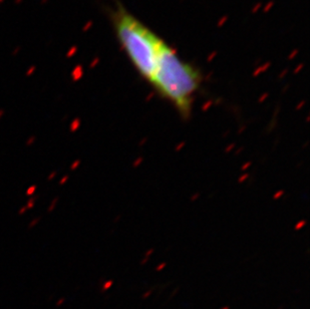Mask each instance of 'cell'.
Here are the masks:
<instances>
[{"instance_id":"6da1fadb","label":"cell","mask_w":310,"mask_h":309,"mask_svg":"<svg viewBox=\"0 0 310 309\" xmlns=\"http://www.w3.org/2000/svg\"><path fill=\"white\" fill-rule=\"evenodd\" d=\"M200 70L182 59L174 48L163 43L150 84L183 118H189L202 84Z\"/></svg>"},{"instance_id":"7a4b0ae2","label":"cell","mask_w":310,"mask_h":309,"mask_svg":"<svg viewBox=\"0 0 310 309\" xmlns=\"http://www.w3.org/2000/svg\"><path fill=\"white\" fill-rule=\"evenodd\" d=\"M117 41L139 74L151 81L165 41L128 11L120 2L111 12Z\"/></svg>"},{"instance_id":"3957f363","label":"cell","mask_w":310,"mask_h":309,"mask_svg":"<svg viewBox=\"0 0 310 309\" xmlns=\"http://www.w3.org/2000/svg\"><path fill=\"white\" fill-rule=\"evenodd\" d=\"M34 191H35V187H31L30 189H28V191H27V195H31Z\"/></svg>"},{"instance_id":"277c9868","label":"cell","mask_w":310,"mask_h":309,"mask_svg":"<svg viewBox=\"0 0 310 309\" xmlns=\"http://www.w3.org/2000/svg\"><path fill=\"white\" fill-rule=\"evenodd\" d=\"M33 140H34V137H31V139H30V140H28V145H29V143H31L32 142H33Z\"/></svg>"}]
</instances>
